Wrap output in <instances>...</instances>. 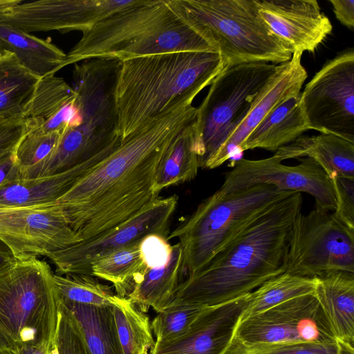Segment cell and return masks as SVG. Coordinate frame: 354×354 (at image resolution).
<instances>
[{"instance_id": "cell-12", "label": "cell", "mask_w": 354, "mask_h": 354, "mask_svg": "<svg viewBox=\"0 0 354 354\" xmlns=\"http://www.w3.org/2000/svg\"><path fill=\"white\" fill-rule=\"evenodd\" d=\"M299 104L310 129L354 142V50L327 60L300 93Z\"/></svg>"}, {"instance_id": "cell-7", "label": "cell", "mask_w": 354, "mask_h": 354, "mask_svg": "<svg viewBox=\"0 0 354 354\" xmlns=\"http://www.w3.org/2000/svg\"><path fill=\"white\" fill-rule=\"evenodd\" d=\"M293 192L263 184L225 194L215 192L167 236L182 247L183 274L201 270L245 225Z\"/></svg>"}, {"instance_id": "cell-10", "label": "cell", "mask_w": 354, "mask_h": 354, "mask_svg": "<svg viewBox=\"0 0 354 354\" xmlns=\"http://www.w3.org/2000/svg\"><path fill=\"white\" fill-rule=\"evenodd\" d=\"M336 270L354 273V230L330 212H300L290 229L286 272L315 278Z\"/></svg>"}, {"instance_id": "cell-6", "label": "cell", "mask_w": 354, "mask_h": 354, "mask_svg": "<svg viewBox=\"0 0 354 354\" xmlns=\"http://www.w3.org/2000/svg\"><path fill=\"white\" fill-rule=\"evenodd\" d=\"M173 9L208 39L225 68L251 62L281 64L292 53L259 16L256 0H169Z\"/></svg>"}, {"instance_id": "cell-40", "label": "cell", "mask_w": 354, "mask_h": 354, "mask_svg": "<svg viewBox=\"0 0 354 354\" xmlns=\"http://www.w3.org/2000/svg\"><path fill=\"white\" fill-rule=\"evenodd\" d=\"M25 131L24 119L0 118V155L15 149Z\"/></svg>"}, {"instance_id": "cell-43", "label": "cell", "mask_w": 354, "mask_h": 354, "mask_svg": "<svg viewBox=\"0 0 354 354\" xmlns=\"http://www.w3.org/2000/svg\"><path fill=\"white\" fill-rule=\"evenodd\" d=\"M0 354H57L55 344L25 345L0 350Z\"/></svg>"}, {"instance_id": "cell-32", "label": "cell", "mask_w": 354, "mask_h": 354, "mask_svg": "<svg viewBox=\"0 0 354 354\" xmlns=\"http://www.w3.org/2000/svg\"><path fill=\"white\" fill-rule=\"evenodd\" d=\"M316 283L317 277H302L287 272L272 278L249 293L248 303L239 321L292 298L314 293Z\"/></svg>"}, {"instance_id": "cell-38", "label": "cell", "mask_w": 354, "mask_h": 354, "mask_svg": "<svg viewBox=\"0 0 354 354\" xmlns=\"http://www.w3.org/2000/svg\"><path fill=\"white\" fill-rule=\"evenodd\" d=\"M335 197V209L333 215L348 228L354 230V178L329 176Z\"/></svg>"}, {"instance_id": "cell-28", "label": "cell", "mask_w": 354, "mask_h": 354, "mask_svg": "<svg viewBox=\"0 0 354 354\" xmlns=\"http://www.w3.org/2000/svg\"><path fill=\"white\" fill-rule=\"evenodd\" d=\"M71 313L84 339L88 354H124L113 305L95 306L58 300Z\"/></svg>"}, {"instance_id": "cell-37", "label": "cell", "mask_w": 354, "mask_h": 354, "mask_svg": "<svg viewBox=\"0 0 354 354\" xmlns=\"http://www.w3.org/2000/svg\"><path fill=\"white\" fill-rule=\"evenodd\" d=\"M58 309L55 337L57 354H88L83 335L69 310L59 301Z\"/></svg>"}, {"instance_id": "cell-16", "label": "cell", "mask_w": 354, "mask_h": 354, "mask_svg": "<svg viewBox=\"0 0 354 354\" xmlns=\"http://www.w3.org/2000/svg\"><path fill=\"white\" fill-rule=\"evenodd\" d=\"M295 166L285 165L273 156L260 160H237L225 174L218 189L223 194L257 185H272L281 190L306 192L315 201V208L333 212L335 197L330 178L312 158H299Z\"/></svg>"}, {"instance_id": "cell-44", "label": "cell", "mask_w": 354, "mask_h": 354, "mask_svg": "<svg viewBox=\"0 0 354 354\" xmlns=\"http://www.w3.org/2000/svg\"><path fill=\"white\" fill-rule=\"evenodd\" d=\"M18 261L12 250L0 240V274L12 268Z\"/></svg>"}, {"instance_id": "cell-18", "label": "cell", "mask_w": 354, "mask_h": 354, "mask_svg": "<svg viewBox=\"0 0 354 354\" xmlns=\"http://www.w3.org/2000/svg\"><path fill=\"white\" fill-rule=\"evenodd\" d=\"M249 301V293L207 306L187 332L174 340L155 343L149 354H223Z\"/></svg>"}, {"instance_id": "cell-30", "label": "cell", "mask_w": 354, "mask_h": 354, "mask_svg": "<svg viewBox=\"0 0 354 354\" xmlns=\"http://www.w3.org/2000/svg\"><path fill=\"white\" fill-rule=\"evenodd\" d=\"M140 241L120 248L96 260L92 276L111 282L116 295L127 297L147 270Z\"/></svg>"}, {"instance_id": "cell-31", "label": "cell", "mask_w": 354, "mask_h": 354, "mask_svg": "<svg viewBox=\"0 0 354 354\" xmlns=\"http://www.w3.org/2000/svg\"><path fill=\"white\" fill-rule=\"evenodd\" d=\"M115 323L124 354H149L155 344L149 319L127 297L113 301Z\"/></svg>"}, {"instance_id": "cell-3", "label": "cell", "mask_w": 354, "mask_h": 354, "mask_svg": "<svg viewBox=\"0 0 354 354\" xmlns=\"http://www.w3.org/2000/svg\"><path fill=\"white\" fill-rule=\"evenodd\" d=\"M225 68L218 51L187 50L122 61L115 102L122 142L143 123L196 96Z\"/></svg>"}, {"instance_id": "cell-4", "label": "cell", "mask_w": 354, "mask_h": 354, "mask_svg": "<svg viewBox=\"0 0 354 354\" xmlns=\"http://www.w3.org/2000/svg\"><path fill=\"white\" fill-rule=\"evenodd\" d=\"M187 50L217 51L208 39L177 14L169 0H138L84 32L66 54V66L91 58L124 61Z\"/></svg>"}, {"instance_id": "cell-21", "label": "cell", "mask_w": 354, "mask_h": 354, "mask_svg": "<svg viewBox=\"0 0 354 354\" xmlns=\"http://www.w3.org/2000/svg\"><path fill=\"white\" fill-rule=\"evenodd\" d=\"M108 156H95L68 170L55 174L20 179L10 183L0 188V207L56 203L81 178Z\"/></svg>"}, {"instance_id": "cell-19", "label": "cell", "mask_w": 354, "mask_h": 354, "mask_svg": "<svg viewBox=\"0 0 354 354\" xmlns=\"http://www.w3.org/2000/svg\"><path fill=\"white\" fill-rule=\"evenodd\" d=\"M301 53H293L290 60L282 64L259 93L242 122L205 164L203 169L216 168L239 155L244 140L266 115L287 97L301 92L308 76L301 64Z\"/></svg>"}, {"instance_id": "cell-17", "label": "cell", "mask_w": 354, "mask_h": 354, "mask_svg": "<svg viewBox=\"0 0 354 354\" xmlns=\"http://www.w3.org/2000/svg\"><path fill=\"white\" fill-rule=\"evenodd\" d=\"M260 17L292 54L313 53L333 30L316 0H256Z\"/></svg>"}, {"instance_id": "cell-8", "label": "cell", "mask_w": 354, "mask_h": 354, "mask_svg": "<svg viewBox=\"0 0 354 354\" xmlns=\"http://www.w3.org/2000/svg\"><path fill=\"white\" fill-rule=\"evenodd\" d=\"M53 275L37 257L19 259L0 274V350L55 344L59 309Z\"/></svg>"}, {"instance_id": "cell-34", "label": "cell", "mask_w": 354, "mask_h": 354, "mask_svg": "<svg viewBox=\"0 0 354 354\" xmlns=\"http://www.w3.org/2000/svg\"><path fill=\"white\" fill-rule=\"evenodd\" d=\"M206 307L185 302L169 303L151 322L155 343L168 342L185 335Z\"/></svg>"}, {"instance_id": "cell-36", "label": "cell", "mask_w": 354, "mask_h": 354, "mask_svg": "<svg viewBox=\"0 0 354 354\" xmlns=\"http://www.w3.org/2000/svg\"><path fill=\"white\" fill-rule=\"evenodd\" d=\"M354 347L340 342L332 343L294 342L243 346L228 344L223 354H344Z\"/></svg>"}, {"instance_id": "cell-20", "label": "cell", "mask_w": 354, "mask_h": 354, "mask_svg": "<svg viewBox=\"0 0 354 354\" xmlns=\"http://www.w3.org/2000/svg\"><path fill=\"white\" fill-rule=\"evenodd\" d=\"M76 97L72 86L55 74L39 78L23 116L26 126L46 131L78 127Z\"/></svg>"}, {"instance_id": "cell-13", "label": "cell", "mask_w": 354, "mask_h": 354, "mask_svg": "<svg viewBox=\"0 0 354 354\" xmlns=\"http://www.w3.org/2000/svg\"><path fill=\"white\" fill-rule=\"evenodd\" d=\"M178 203V196L157 198L133 216L93 238L82 241L46 257L56 266L57 274L91 275L97 259L157 234L167 239L169 223Z\"/></svg>"}, {"instance_id": "cell-9", "label": "cell", "mask_w": 354, "mask_h": 354, "mask_svg": "<svg viewBox=\"0 0 354 354\" xmlns=\"http://www.w3.org/2000/svg\"><path fill=\"white\" fill-rule=\"evenodd\" d=\"M283 64L251 62L227 66L214 79L197 107L195 124L201 151L200 167L242 122L259 93Z\"/></svg>"}, {"instance_id": "cell-2", "label": "cell", "mask_w": 354, "mask_h": 354, "mask_svg": "<svg viewBox=\"0 0 354 354\" xmlns=\"http://www.w3.org/2000/svg\"><path fill=\"white\" fill-rule=\"evenodd\" d=\"M302 201L294 192L249 221L204 268L179 283L169 303L221 304L286 272L290 229Z\"/></svg>"}, {"instance_id": "cell-24", "label": "cell", "mask_w": 354, "mask_h": 354, "mask_svg": "<svg viewBox=\"0 0 354 354\" xmlns=\"http://www.w3.org/2000/svg\"><path fill=\"white\" fill-rule=\"evenodd\" d=\"M300 93L287 97L266 115L244 140L239 154L257 148L276 151L310 129L300 107Z\"/></svg>"}, {"instance_id": "cell-29", "label": "cell", "mask_w": 354, "mask_h": 354, "mask_svg": "<svg viewBox=\"0 0 354 354\" xmlns=\"http://www.w3.org/2000/svg\"><path fill=\"white\" fill-rule=\"evenodd\" d=\"M39 77L12 53H0V118L23 119Z\"/></svg>"}, {"instance_id": "cell-22", "label": "cell", "mask_w": 354, "mask_h": 354, "mask_svg": "<svg viewBox=\"0 0 354 354\" xmlns=\"http://www.w3.org/2000/svg\"><path fill=\"white\" fill-rule=\"evenodd\" d=\"M277 160L310 158L330 176L354 178V142L333 133L301 136L279 148L272 156Z\"/></svg>"}, {"instance_id": "cell-35", "label": "cell", "mask_w": 354, "mask_h": 354, "mask_svg": "<svg viewBox=\"0 0 354 354\" xmlns=\"http://www.w3.org/2000/svg\"><path fill=\"white\" fill-rule=\"evenodd\" d=\"M64 130L46 131L38 127H28L15 148L17 162L24 171L47 158L59 143Z\"/></svg>"}, {"instance_id": "cell-14", "label": "cell", "mask_w": 354, "mask_h": 354, "mask_svg": "<svg viewBox=\"0 0 354 354\" xmlns=\"http://www.w3.org/2000/svg\"><path fill=\"white\" fill-rule=\"evenodd\" d=\"M138 0H0V21L26 33L82 32Z\"/></svg>"}, {"instance_id": "cell-41", "label": "cell", "mask_w": 354, "mask_h": 354, "mask_svg": "<svg viewBox=\"0 0 354 354\" xmlns=\"http://www.w3.org/2000/svg\"><path fill=\"white\" fill-rule=\"evenodd\" d=\"M22 179V171L16 156L15 149L0 155V188Z\"/></svg>"}, {"instance_id": "cell-33", "label": "cell", "mask_w": 354, "mask_h": 354, "mask_svg": "<svg viewBox=\"0 0 354 354\" xmlns=\"http://www.w3.org/2000/svg\"><path fill=\"white\" fill-rule=\"evenodd\" d=\"M88 274H54L53 279L59 301L82 305L106 306L113 305L116 295L111 288Z\"/></svg>"}, {"instance_id": "cell-11", "label": "cell", "mask_w": 354, "mask_h": 354, "mask_svg": "<svg viewBox=\"0 0 354 354\" xmlns=\"http://www.w3.org/2000/svg\"><path fill=\"white\" fill-rule=\"evenodd\" d=\"M314 293L286 300L239 321L229 344L243 346L294 342H336Z\"/></svg>"}, {"instance_id": "cell-1", "label": "cell", "mask_w": 354, "mask_h": 354, "mask_svg": "<svg viewBox=\"0 0 354 354\" xmlns=\"http://www.w3.org/2000/svg\"><path fill=\"white\" fill-rule=\"evenodd\" d=\"M197 114L183 102L143 123L56 202L82 241L121 224L157 198L160 160Z\"/></svg>"}, {"instance_id": "cell-25", "label": "cell", "mask_w": 354, "mask_h": 354, "mask_svg": "<svg viewBox=\"0 0 354 354\" xmlns=\"http://www.w3.org/2000/svg\"><path fill=\"white\" fill-rule=\"evenodd\" d=\"M10 52L39 78L66 66V54L49 40L38 38L0 21V53Z\"/></svg>"}, {"instance_id": "cell-5", "label": "cell", "mask_w": 354, "mask_h": 354, "mask_svg": "<svg viewBox=\"0 0 354 354\" xmlns=\"http://www.w3.org/2000/svg\"><path fill=\"white\" fill-rule=\"evenodd\" d=\"M122 62L96 57L75 65L72 88L81 123L67 127L52 153L26 170L25 178L64 171L95 156H108L120 145L115 92Z\"/></svg>"}, {"instance_id": "cell-27", "label": "cell", "mask_w": 354, "mask_h": 354, "mask_svg": "<svg viewBox=\"0 0 354 354\" xmlns=\"http://www.w3.org/2000/svg\"><path fill=\"white\" fill-rule=\"evenodd\" d=\"M195 121L196 119L186 126L165 151L154 182L153 191L156 194L165 188L191 180L196 176L201 151Z\"/></svg>"}, {"instance_id": "cell-26", "label": "cell", "mask_w": 354, "mask_h": 354, "mask_svg": "<svg viewBox=\"0 0 354 354\" xmlns=\"http://www.w3.org/2000/svg\"><path fill=\"white\" fill-rule=\"evenodd\" d=\"M182 261V247L177 243L172 245L167 262L160 267L147 268L127 298L143 313L151 307L160 312L170 301L180 282Z\"/></svg>"}, {"instance_id": "cell-45", "label": "cell", "mask_w": 354, "mask_h": 354, "mask_svg": "<svg viewBox=\"0 0 354 354\" xmlns=\"http://www.w3.org/2000/svg\"><path fill=\"white\" fill-rule=\"evenodd\" d=\"M344 354H354V350L348 351V352L345 353Z\"/></svg>"}, {"instance_id": "cell-15", "label": "cell", "mask_w": 354, "mask_h": 354, "mask_svg": "<svg viewBox=\"0 0 354 354\" xmlns=\"http://www.w3.org/2000/svg\"><path fill=\"white\" fill-rule=\"evenodd\" d=\"M0 240L19 259L47 256L82 241L57 203L0 207Z\"/></svg>"}, {"instance_id": "cell-23", "label": "cell", "mask_w": 354, "mask_h": 354, "mask_svg": "<svg viewBox=\"0 0 354 354\" xmlns=\"http://www.w3.org/2000/svg\"><path fill=\"white\" fill-rule=\"evenodd\" d=\"M314 294L336 339L353 346L354 273L336 270L317 277Z\"/></svg>"}, {"instance_id": "cell-39", "label": "cell", "mask_w": 354, "mask_h": 354, "mask_svg": "<svg viewBox=\"0 0 354 354\" xmlns=\"http://www.w3.org/2000/svg\"><path fill=\"white\" fill-rule=\"evenodd\" d=\"M171 247L165 237L157 234L144 238L140 248L147 268L165 265L169 258Z\"/></svg>"}, {"instance_id": "cell-42", "label": "cell", "mask_w": 354, "mask_h": 354, "mask_svg": "<svg viewBox=\"0 0 354 354\" xmlns=\"http://www.w3.org/2000/svg\"><path fill=\"white\" fill-rule=\"evenodd\" d=\"M336 18L349 29L354 28V0H329Z\"/></svg>"}]
</instances>
